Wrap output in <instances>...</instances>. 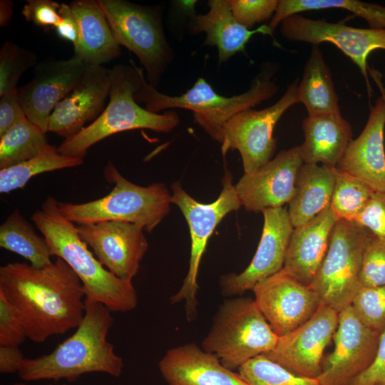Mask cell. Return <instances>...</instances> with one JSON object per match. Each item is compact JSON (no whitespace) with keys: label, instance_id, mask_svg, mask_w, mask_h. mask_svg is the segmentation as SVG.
<instances>
[{"label":"cell","instance_id":"e0dca14e","mask_svg":"<svg viewBox=\"0 0 385 385\" xmlns=\"http://www.w3.org/2000/svg\"><path fill=\"white\" fill-rule=\"evenodd\" d=\"M87 65L75 53L68 59H47L38 63L32 79L18 88L27 119L47 133L51 113L79 82Z\"/></svg>","mask_w":385,"mask_h":385},{"label":"cell","instance_id":"7bdbcfd3","mask_svg":"<svg viewBox=\"0 0 385 385\" xmlns=\"http://www.w3.org/2000/svg\"><path fill=\"white\" fill-rule=\"evenodd\" d=\"M351 385H385V331L380 334L372 364Z\"/></svg>","mask_w":385,"mask_h":385},{"label":"cell","instance_id":"d4e9b609","mask_svg":"<svg viewBox=\"0 0 385 385\" xmlns=\"http://www.w3.org/2000/svg\"><path fill=\"white\" fill-rule=\"evenodd\" d=\"M304 163L336 168L352 139V129L341 113L308 115L302 122Z\"/></svg>","mask_w":385,"mask_h":385},{"label":"cell","instance_id":"52a82bcc","mask_svg":"<svg viewBox=\"0 0 385 385\" xmlns=\"http://www.w3.org/2000/svg\"><path fill=\"white\" fill-rule=\"evenodd\" d=\"M278 336L250 297H233L218 308L202 348L227 369L238 370L249 360L271 351Z\"/></svg>","mask_w":385,"mask_h":385},{"label":"cell","instance_id":"f6af8a7d","mask_svg":"<svg viewBox=\"0 0 385 385\" xmlns=\"http://www.w3.org/2000/svg\"><path fill=\"white\" fill-rule=\"evenodd\" d=\"M25 358L19 346H0V372L18 373Z\"/></svg>","mask_w":385,"mask_h":385},{"label":"cell","instance_id":"2e32d148","mask_svg":"<svg viewBox=\"0 0 385 385\" xmlns=\"http://www.w3.org/2000/svg\"><path fill=\"white\" fill-rule=\"evenodd\" d=\"M79 236L101 264L116 277L132 280L148 243L144 229L122 221H103L76 226Z\"/></svg>","mask_w":385,"mask_h":385},{"label":"cell","instance_id":"ac0fdd59","mask_svg":"<svg viewBox=\"0 0 385 385\" xmlns=\"http://www.w3.org/2000/svg\"><path fill=\"white\" fill-rule=\"evenodd\" d=\"M264 225L256 252L247 268L239 274L221 277L220 285L225 296L241 295L262 280L280 271L294 229L288 210L282 207L265 209Z\"/></svg>","mask_w":385,"mask_h":385},{"label":"cell","instance_id":"4dcf8cb0","mask_svg":"<svg viewBox=\"0 0 385 385\" xmlns=\"http://www.w3.org/2000/svg\"><path fill=\"white\" fill-rule=\"evenodd\" d=\"M48 145L46 133L23 118L0 137L1 170L37 156Z\"/></svg>","mask_w":385,"mask_h":385},{"label":"cell","instance_id":"ba28073f","mask_svg":"<svg viewBox=\"0 0 385 385\" xmlns=\"http://www.w3.org/2000/svg\"><path fill=\"white\" fill-rule=\"evenodd\" d=\"M115 38L133 52L156 88L175 56L167 41L160 9L125 0H98Z\"/></svg>","mask_w":385,"mask_h":385},{"label":"cell","instance_id":"83f0119b","mask_svg":"<svg viewBox=\"0 0 385 385\" xmlns=\"http://www.w3.org/2000/svg\"><path fill=\"white\" fill-rule=\"evenodd\" d=\"M297 96L308 115L341 113L332 73L319 46L312 47L298 83Z\"/></svg>","mask_w":385,"mask_h":385},{"label":"cell","instance_id":"f35d334b","mask_svg":"<svg viewBox=\"0 0 385 385\" xmlns=\"http://www.w3.org/2000/svg\"><path fill=\"white\" fill-rule=\"evenodd\" d=\"M354 222L374 236L385 238V192L374 191Z\"/></svg>","mask_w":385,"mask_h":385},{"label":"cell","instance_id":"277c9868","mask_svg":"<svg viewBox=\"0 0 385 385\" xmlns=\"http://www.w3.org/2000/svg\"><path fill=\"white\" fill-rule=\"evenodd\" d=\"M110 74L111 84L106 108L92 123L66 139L58 147L60 153L83 158L92 145L115 133L136 129L169 133L180 123L176 112L169 110L163 113H153L135 100L145 76L143 69L133 61L130 64L113 66Z\"/></svg>","mask_w":385,"mask_h":385},{"label":"cell","instance_id":"9a60e30c","mask_svg":"<svg viewBox=\"0 0 385 385\" xmlns=\"http://www.w3.org/2000/svg\"><path fill=\"white\" fill-rule=\"evenodd\" d=\"M338 316L335 309L322 304L309 320L279 337L274 348L264 355L297 376L317 378L324 351L337 329Z\"/></svg>","mask_w":385,"mask_h":385},{"label":"cell","instance_id":"cb8c5ba5","mask_svg":"<svg viewBox=\"0 0 385 385\" xmlns=\"http://www.w3.org/2000/svg\"><path fill=\"white\" fill-rule=\"evenodd\" d=\"M207 6V13L192 14L188 28L191 34H206L203 45L217 47L219 63L226 62L237 53L245 52L253 35H272L268 25L248 29L240 24L233 16L228 0H210Z\"/></svg>","mask_w":385,"mask_h":385},{"label":"cell","instance_id":"5bb4252c","mask_svg":"<svg viewBox=\"0 0 385 385\" xmlns=\"http://www.w3.org/2000/svg\"><path fill=\"white\" fill-rule=\"evenodd\" d=\"M252 290L258 309L278 337L303 324L322 304L313 289L283 268L258 282Z\"/></svg>","mask_w":385,"mask_h":385},{"label":"cell","instance_id":"6da1fadb","mask_svg":"<svg viewBox=\"0 0 385 385\" xmlns=\"http://www.w3.org/2000/svg\"><path fill=\"white\" fill-rule=\"evenodd\" d=\"M0 292L34 343L76 329L85 314L83 284L59 257L41 268L20 262L1 266Z\"/></svg>","mask_w":385,"mask_h":385},{"label":"cell","instance_id":"7a4b0ae2","mask_svg":"<svg viewBox=\"0 0 385 385\" xmlns=\"http://www.w3.org/2000/svg\"><path fill=\"white\" fill-rule=\"evenodd\" d=\"M111 312L102 303L85 298V314L74 333L51 352L25 358L19 377L25 381L65 379L73 382L94 372L120 376L123 359L107 339L113 324Z\"/></svg>","mask_w":385,"mask_h":385},{"label":"cell","instance_id":"4fadbf2b","mask_svg":"<svg viewBox=\"0 0 385 385\" xmlns=\"http://www.w3.org/2000/svg\"><path fill=\"white\" fill-rule=\"evenodd\" d=\"M379 333L365 326L351 305L339 312L334 349L322 362L320 385H351L373 362Z\"/></svg>","mask_w":385,"mask_h":385},{"label":"cell","instance_id":"3957f363","mask_svg":"<svg viewBox=\"0 0 385 385\" xmlns=\"http://www.w3.org/2000/svg\"><path fill=\"white\" fill-rule=\"evenodd\" d=\"M31 220L52 256L64 260L80 279L86 298L102 303L111 312L125 313L136 307L138 295L132 280L116 277L101 264L74 223L61 214L56 198L47 197Z\"/></svg>","mask_w":385,"mask_h":385},{"label":"cell","instance_id":"d590c367","mask_svg":"<svg viewBox=\"0 0 385 385\" xmlns=\"http://www.w3.org/2000/svg\"><path fill=\"white\" fill-rule=\"evenodd\" d=\"M351 305L365 326L379 334L385 331V285L361 287Z\"/></svg>","mask_w":385,"mask_h":385},{"label":"cell","instance_id":"1f68e13d","mask_svg":"<svg viewBox=\"0 0 385 385\" xmlns=\"http://www.w3.org/2000/svg\"><path fill=\"white\" fill-rule=\"evenodd\" d=\"M83 158L64 155L58 148L48 145L37 156L15 166L0 170V192L22 188L36 175L83 164Z\"/></svg>","mask_w":385,"mask_h":385},{"label":"cell","instance_id":"7c38bea8","mask_svg":"<svg viewBox=\"0 0 385 385\" xmlns=\"http://www.w3.org/2000/svg\"><path fill=\"white\" fill-rule=\"evenodd\" d=\"M280 32L287 39L319 46L330 43L336 46L359 68L366 81L369 97L372 88L369 78L367 58L375 50H385V29H361L344 21L330 23L295 14L284 19Z\"/></svg>","mask_w":385,"mask_h":385},{"label":"cell","instance_id":"74e56055","mask_svg":"<svg viewBox=\"0 0 385 385\" xmlns=\"http://www.w3.org/2000/svg\"><path fill=\"white\" fill-rule=\"evenodd\" d=\"M235 20L248 29L274 16L278 0H228Z\"/></svg>","mask_w":385,"mask_h":385},{"label":"cell","instance_id":"30bf717a","mask_svg":"<svg viewBox=\"0 0 385 385\" xmlns=\"http://www.w3.org/2000/svg\"><path fill=\"white\" fill-rule=\"evenodd\" d=\"M222 183L220 195L211 203L196 201L183 190L180 182H175L171 186L172 203L180 208L188 222L191 248L187 275L181 287L170 301L172 304L184 302L186 319L190 322L197 316V275L207 242L222 220L242 206L228 170L225 171Z\"/></svg>","mask_w":385,"mask_h":385},{"label":"cell","instance_id":"8d00e7d4","mask_svg":"<svg viewBox=\"0 0 385 385\" xmlns=\"http://www.w3.org/2000/svg\"><path fill=\"white\" fill-rule=\"evenodd\" d=\"M361 287L385 285V238L373 236L364 251L359 273Z\"/></svg>","mask_w":385,"mask_h":385},{"label":"cell","instance_id":"f1b7e54d","mask_svg":"<svg viewBox=\"0 0 385 385\" xmlns=\"http://www.w3.org/2000/svg\"><path fill=\"white\" fill-rule=\"evenodd\" d=\"M0 247L23 257L37 268L53 262L46 240L36 233L19 210H14L1 225Z\"/></svg>","mask_w":385,"mask_h":385},{"label":"cell","instance_id":"8fae6325","mask_svg":"<svg viewBox=\"0 0 385 385\" xmlns=\"http://www.w3.org/2000/svg\"><path fill=\"white\" fill-rule=\"evenodd\" d=\"M297 88V79L273 105L262 110L245 109L225 124L219 142L222 153L237 150L244 173H252L271 160L276 149L274 127L282 115L299 103Z\"/></svg>","mask_w":385,"mask_h":385},{"label":"cell","instance_id":"c3c4849f","mask_svg":"<svg viewBox=\"0 0 385 385\" xmlns=\"http://www.w3.org/2000/svg\"><path fill=\"white\" fill-rule=\"evenodd\" d=\"M13 385H26L24 384H22V383H18V384H14ZM46 385H56V384H46ZM61 385H66V384H62Z\"/></svg>","mask_w":385,"mask_h":385},{"label":"cell","instance_id":"d6a6232c","mask_svg":"<svg viewBox=\"0 0 385 385\" xmlns=\"http://www.w3.org/2000/svg\"><path fill=\"white\" fill-rule=\"evenodd\" d=\"M374 192L362 180L336 168L330 207L339 219L354 221Z\"/></svg>","mask_w":385,"mask_h":385},{"label":"cell","instance_id":"7402d4cb","mask_svg":"<svg viewBox=\"0 0 385 385\" xmlns=\"http://www.w3.org/2000/svg\"><path fill=\"white\" fill-rule=\"evenodd\" d=\"M168 385H249L219 358L194 343L170 349L158 362Z\"/></svg>","mask_w":385,"mask_h":385},{"label":"cell","instance_id":"44dd1931","mask_svg":"<svg viewBox=\"0 0 385 385\" xmlns=\"http://www.w3.org/2000/svg\"><path fill=\"white\" fill-rule=\"evenodd\" d=\"M385 100L380 96L370 105L369 115L362 132L352 140L337 168L370 186L385 192Z\"/></svg>","mask_w":385,"mask_h":385},{"label":"cell","instance_id":"9c48e42d","mask_svg":"<svg viewBox=\"0 0 385 385\" xmlns=\"http://www.w3.org/2000/svg\"><path fill=\"white\" fill-rule=\"evenodd\" d=\"M373 236L354 221L338 220L324 258L309 285L322 304L337 312L351 305L361 287L363 255Z\"/></svg>","mask_w":385,"mask_h":385},{"label":"cell","instance_id":"ffe728a7","mask_svg":"<svg viewBox=\"0 0 385 385\" xmlns=\"http://www.w3.org/2000/svg\"><path fill=\"white\" fill-rule=\"evenodd\" d=\"M110 69L88 64L74 88L55 107L48 123V132L68 139L79 133L87 121L103 111L111 90Z\"/></svg>","mask_w":385,"mask_h":385},{"label":"cell","instance_id":"b9f144b4","mask_svg":"<svg viewBox=\"0 0 385 385\" xmlns=\"http://www.w3.org/2000/svg\"><path fill=\"white\" fill-rule=\"evenodd\" d=\"M24 117L26 115L19 98L18 88L1 96L0 137Z\"/></svg>","mask_w":385,"mask_h":385},{"label":"cell","instance_id":"e575fe53","mask_svg":"<svg viewBox=\"0 0 385 385\" xmlns=\"http://www.w3.org/2000/svg\"><path fill=\"white\" fill-rule=\"evenodd\" d=\"M37 55L10 41H6L0 50V96L17 88L21 76L36 66Z\"/></svg>","mask_w":385,"mask_h":385},{"label":"cell","instance_id":"603a6c76","mask_svg":"<svg viewBox=\"0 0 385 385\" xmlns=\"http://www.w3.org/2000/svg\"><path fill=\"white\" fill-rule=\"evenodd\" d=\"M338 220L329 205L306 223L294 227L283 269L300 283L307 286L312 283Z\"/></svg>","mask_w":385,"mask_h":385},{"label":"cell","instance_id":"484cf974","mask_svg":"<svg viewBox=\"0 0 385 385\" xmlns=\"http://www.w3.org/2000/svg\"><path fill=\"white\" fill-rule=\"evenodd\" d=\"M69 5L79 30L78 43L74 53L90 65L101 66L118 58L120 46L98 0H75Z\"/></svg>","mask_w":385,"mask_h":385},{"label":"cell","instance_id":"ab89813d","mask_svg":"<svg viewBox=\"0 0 385 385\" xmlns=\"http://www.w3.org/2000/svg\"><path fill=\"white\" fill-rule=\"evenodd\" d=\"M27 339L23 324L11 305L0 292V346H16Z\"/></svg>","mask_w":385,"mask_h":385},{"label":"cell","instance_id":"5b68a950","mask_svg":"<svg viewBox=\"0 0 385 385\" xmlns=\"http://www.w3.org/2000/svg\"><path fill=\"white\" fill-rule=\"evenodd\" d=\"M274 71L273 66H264L246 92L231 97L217 93L202 77L180 96L160 93L145 77L134 97L138 103H144L145 109L155 113L173 108L192 111L195 122L220 142L222 128L232 117L276 95L278 87L272 80Z\"/></svg>","mask_w":385,"mask_h":385},{"label":"cell","instance_id":"836d02e7","mask_svg":"<svg viewBox=\"0 0 385 385\" xmlns=\"http://www.w3.org/2000/svg\"><path fill=\"white\" fill-rule=\"evenodd\" d=\"M238 373L249 385H320L317 378L297 376L264 354L244 364Z\"/></svg>","mask_w":385,"mask_h":385},{"label":"cell","instance_id":"d6986e66","mask_svg":"<svg viewBox=\"0 0 385 385\" xmlns=\"http://www.w3.org/2000/svg\"><path fill=\"white\" fill-rule=\"evenodd\" d=\"M304 163L300 145L280 151L275 158L235 185L241 205L247 211L281 207L293 197L298 171Z\"/></svg>","mask_w":385,"mask_h":385},{"label":"cell","instance_id":"f546056e","mask_svg":"<svg viewBox=\"0 0 385 385\" xmlns=\"http://www.w3.org/2000/svg\"><path fill=\"white\" fill-rule=\"evenodd\" d=\"M341 9L364 19L370 29H385V6L357 0H279L269 26L273 31L286 18L313 10Z\"/></svg>","mask_w":385,"mask_h":385},{"label":"cell","instance_id":"4316f807","mask_svg":"<svg viewBox=\"0 0 385 385\" xmlns=\"http://www.w3.org/2000/svg\"><path fill=\"white\" fill-rule=\"evenodd\" d=\"M335 168L304 163L299 168L288 214L294 227H299L330 205L335 183Z\"/></svg>","mask_w":385,"mask_h":385},{"label":"cell","instance_id":"7dc6e473","mask_svg":"<svg viewBox=\"0 0 385 385\" xmlns=\"http://www.w3.org/2000/svg\"><path fill=\"white\" fill-rule=\"evenodd\" d=\"M373 81L376 83L380 93L381 96L385 100V86L382 81L381 75L380 73H375L372 76Z\"/></svg>","mask_w":385,"mask_h":385},{"label":"cell","instance_id":"60d3db41","mask_svg":"<svg viewBox=\"0 0 385 385\" xmlns=\"http://www.w3.org/2000/svg\"><path fill=\"white\" fill-rule=\"evenodd\" d=\"M61 4L51 0H27L21 14L26 21L41 27H55L61 21Z\"/></svg>","mask_w":385,"mask_h":385},{"label":"cell","instance_id":"8992f818","mask_svg":"<svg viewBox=\"0 0 385 385\" xmlns=\"http://www.w3.org/2000/svg\"><path fill=\"white\" fill-rule=\"evenodd\" d=\"M104 177L114 184L107 195L83 203L58 202L61 214L78 225L122 221L151 232L170 212L172 195L164 183L147 187L135 185L125 179L111 162L105 167Z\"/></svg>","mask_w":385,"mask_h":385},{"label":"cell","instance_id":"bcb514c9","mask_svg":"<svg viewBox=\"0 0 385 385\" xmlns=\"http://www.w3.org/2000/svg\"><path fill=\"white\" fill-rule=\"evenodd\" d=\"M14 3L11 1H0V25L6 26L13 14Z\"/></svg>","mask_w":385,"mask_h":385},{"label":"cell","instance_id":"ee69618b","mask_svg":"<svg viewBox=\"0 0 385 385\" xmlns=\"http://www.w3.org/2000/svg\"><path fill=\"white\" fill-rule=\"evenodd\" d=\"M59 14L61 21L54 27L55 31L59 38L72 43L75 48L78 43L79 30L77 21L69 4H61Z\"/></svg>","mask_w":385,"mask_h":385}]
</instances>
